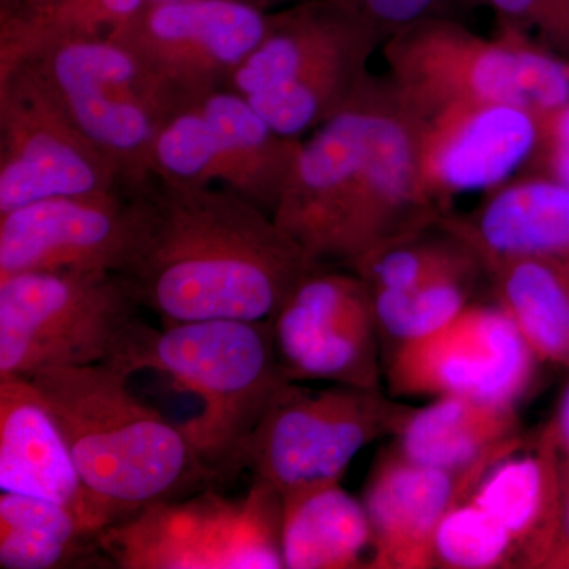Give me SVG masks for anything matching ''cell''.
I'll list each match as a JSON object with an SVG mask.
<instances>
[{
	"instance_id": "obj_29",
	"label": "cell",
	"mask_w": 569,
	"mask_h": 569,
	"mask_svg": "<svg viewBox=\"0 0 569 569\" xmlns=\"http://www.w3.org/2000/svg\"><path fill=\"white\" fill-rule=\"evenodd\" d=\"M432 568H523L518 545L509 531L473 498L445 516L432 542Z\"/></svg>"
},
{
	"instance_id": "obj_35",
	"label": "cell",
	"mask_w": 569,
	"mask_h": 569,
	"mask_svg": "<svg viewBox=\"0 0 569 569\" xmlns=\"http://www.w3.org/2000/svg\"><path fill=\"white\" fill-rule=\"evenodd\" d=\"M228 2L242 3V6L253 7V9L272 13V11L284 9V7L299 2V0H228Z\"/></svg>"
},
{
	"instance_id": "obj_9",
	"label": "cell",
	"mask_w": 569,
	"mask_h": 569,
	"mask_svg": "<svg viewBox=\"0 0 569 569\" xmlns=\"http://www.w3.org/2000/svg\"><path fill=\"white\" fill-rule=\"evenodd\" d=\"M29 62L127 193L152 181L153 144L173 107L126 48L108 36L62 40Z\"/></svg>"
},
{
	"instance_id": "obj_18",
	"label": "cell",
	"mask_w": 569,
	"mask_h": 569,
	"mask_svg": "<svg viewBox=\"0 0 569 569\" xmlns=\"http://www.w3.org/2000/svg\"><path fill=\"white\" fill-rule=\"evenodd\" d=\"M498 460L445 470L413 462L395 447L385 451L362 497L372 529L369 568H432V542L441 520L473 493Z\"/></svg>"
},
{
	"instance_id": "obj_31",
	"label": "cell",
	"mask_w": 569,
	"mask_h": 569,
	"mask_svg": "<svg viewBox=\"0 0 569 569\" xmlns=\"http://www.w3.org/2000/svg\"><path fill=\"white\" fill-rule=\"evenodd\" d=\"M331 2L376 29L387 40L392 33L426 18L451 17V7L456 3L470 2V0H331Z\"/></svg>"
},
{
	"instance_id": "obj_8",
	"label": "cell",
	"mask_w": 569,
	"mask_h": 569,
	"mask_svg": "<svg viewBox=\"0 0 569 569\" xmlns=\"http://www.w3.org/2000/svg\"><path fill=\"white\" fill-rule=\"evenodd\" d=\"M283 498L252 481L242 498L206 490L148 505L100 535L122 569H280Z\"/></svg>"
},
{
	"instance_id": "obj_34",
	"label": "cell",
	"mask_w": 569,
	"mask_h": 569,
	"mask_svg": "<svg viewBox=\"0 0 569 569\" xmlns=\"http://www.w3.org/2000/svg\"><path fill=\"white\" fill-rule=\"evenodd\" d=\"M546 569H569V493L565 496L559 537H557Z\"/></svg>"
},
{
	"instance_id": "obj_25",
	"label": "cell",
	"mask_w": 569,
	"mask_h": 569,
	"mask_svg": "<svg viewBox=\"0 0 569 569\" xmlns=\"http://www.w3.org/2000/svg\"><path fill=\"white\" fill-rule=\"evenodd\" d=\"M97 552L100 533L73 509L21 493L0 496V568L71 567Z\"/></svg>"
},
{
	"instance_id": "obj_11",
	"label": "cell",
	"mask_w": 569,
	"mask_h": 569,
	"mask_svg": "<svg viewBox=\"0 0 569 569\" xmlns=\"http://www.w3.org/2000/svg\"><path fill=\"white\" fill-rule=\"evenodd\" d=\"M123 192L32 62L0 74V216L54 197Z\"/></svg>"
},
{
	"instance_id": "obj_2",
	"label": "cell",
	"mask_w": 569,
	"mask_h": 569,
	"mask_svg": "<svg viewBox=\"0 0 569 569\" xmlns=\"http://www.w3.org/2000/svg\"><path fill=\"white\" fill-rule=\"evenodd\" d=\"M62 430L82 482L121 520L213 477L181 425L146 406L108 365L56 367L29 378Z\"/></svg>"
},
{
	"instance_id": "obj_32",
	"label": "cell",
	"mask_w": 569,
	"mask_h": 569,
	"mask_svg": "<svg viewBox=\"0 0 569 569\" xmlns=\"http://www.w3.org/2000/svg\"><path fill=\"white\" fill-rule=\"evenodd\" d=\"M539 121L541 138L523 173L549 176L569 187V103Z\"/></svg>"
},
{
	"instance_id": "obj_10",
	"label": "cell",
	"mask_w": 569,
	"mask_h": 569,
	"mask_svg": "<svg viewBox=\"0 0 569 569\" xmlns=\"http://www.w3.org/2000/svg\"><path fill=\"white\" fill-rule=\"evenodd\" d=\"M301 140L277 133L244 97L223 88L176 108L157 133L153 178L223 187L274 213Z\"/></svg>"
},
{
	"instance_id": "obj_17",
	"label": "cell",
	"mask_w": 569,
	"mask_h": 569,
	"mask_svg": "<svg viewBox=\"0 0 569 569\" xmlns=\"http://www.w3.org/2000/svg\"><path fill=\"white\" fill-rule=\"evenodd\" d=\"M413 122L422 181L447 212L458 194L497 189L526 170L541 138L539 116L515 104H456Z\"/></svg>"
},
{
	"instance_id": "obj_21",
	"label": "cell",
	"mask_w": 569,
	"mask_h": 569,
	"mask_svg": "<svg viewBox=\"0 0 569 569\" xmlns=\"http://www.w3.org/2000/svg\"><path fill=\"white\" fill-rule=\"evenodd\" d=\"M470 497L509 531L523 568L546 569L559 537L565 490L545 426L493 463Z\"/></svg>"
},
{
	"instance_id": "obj_20",
	"label": "cell",
	"mask_w": 569,
	"mask_h": 569,
	"mask_svg": "<svg viewBox=\"0 0 569 569\" xmlns=\"http://www.w3.org/2000/svg\"><path fill=\"white\" fill-rule=\"evenodd\" d=\"M443 223L482 266L515 258L569 261V187L549 176L522 173L490 190L473 211L445 213Z\"/></svg>"
},
{
	"instance_id": "obj_33",
	"label": "cell",
	"mask_w": 569,
	"mask_h": 569,
	"mask_svg": "<svg viewBox=\"0 0 569 569\" xmlns=\"http://www.w3.org/2000/svg\"><path fill=\"white\" fill-rule=\"evenodd\" d=\"M559 459L565 496L569 493V378L561 389L559 402L550 421L545 425Z\"/></svg>"
},
{
	"instance_id": "obj_16",
	"label": "cell",
	"mask_w": 569,
	"mask_h": 569,
	"mask_svg": "<svg viewBox=\"0 0 569 569\" xmlns=\"http://www.w3.org/2000/svg\"><path fill=\"white\" fill-rule=\"evenodd\" d=\"M140 230L134 193L54 197L0 216V277L51 269L123 274Z\"/></svg>"
},
{
	"instance_id": "obj_19",
	"label": "cell",
	"mask_w": 569,
	"mask_h": 569,
	"mask_svg": "<svg viewBox=\"0 0 569 569\" xmlns=\"http://www.w3.org/2000/svg\"><path fill=\"white\" fill-rule=\"evenodd\" d=\"M0 489L73 509L100 535L119 522L86 488L62 430L26 377L0 378Z\"/></svg>"
},
{
	"instance_id": "obj_22",
	"label": "cell",
	"mask_w": 569,
	"mask_h": 569,
	"mask_svg": "<svg viewBox=\"0 0 569 569\" xmlns=\"http://www.w3.org/2000/svg\"><path fill=\"white\" fill-rule=\"evenodd\" d=\"M392 445L422 466L463 470L508 456L526 443L516 406L467 396L415 407Z\"/></svg>"
},
{
	"instance_id": "obj_27",
	"label": "cell",
	"mask_w": 569,
	"mask_h": 569,
	"mask_svg": "<svg viewBox=\"0 0 569 569\" xmlns=\"http://www.w3.org/2000/svg\"><path fill=\"white\" fill-rule=\"evenodd\" d=\"M370 291L400 290L449 272L485 269L471 247L440 222L378 247L351 264Z\"/></svg>"
},
{
	"instance_id": "obj_24",
	"label": "cell",
	"mask_w": 569,
	"mask_h": 569,
	"mask_svg": "<svg viewBox=\"0 0 569 569\" xmlns=\"http://www.w3.org/2000/svg\"><path fill=\"white\" fill-rule=\"evenodd\" d=\"M503 307L541 365L569 370V261L515 258L485 264Z\"/></svg>"
},
{
	"instance_id": "obj_14",
	"label": "cell",
	"mask_w": 569,
	"mask_h": 569,
	"mask_svg": "<svg viewBox=\"0 0 569 569\" xmlns=\"http://www.w3.org/2000/svg\"><path fill=\"white\" fill-rule=\"evenodd\" d=\"M269 325L279 365L293 383L380 388L381 340L372 296L351 269L320 264L307 272Z\"/></svg>"
},
{
	"instance_id": "obj_13",
	"label": "cell",
	"mask_w": 569,
	"mask_h": 569,
	"mask_svg": "<svg viewBox=\"0 0 569 569\" xmlns=\"http://www.w3.org/2000/svg\"><path fill=\"white\" fill-rule=\"evenodd\" d=\"M539 365L503 307L471 301L436 331L389 351L385 373L396 399L467 396L518 406Z\"/></svg>"
},
{
	"instance_id": "obj_30",
	"label": "cell",
	"mask_w": 569,
	"mask_h": 569,
	"mask_svg": "<svg viewBox=\"0 0 569 569\" xmlns=\"http://www.w3.org/2000/svg\"><path fill=\"white\" fill-rule=\"evenodd\" d=\"M498 28L522 33L569 61V0H479Z\"/></svg>"
},
{
	"instance_id": "obj_15",
	"label": "cell",
	"mask_w": 569,
	"mask_h": 569,
	"mask_svg": "<svg viewBox=\"0 0 569 569\" xmlns=\"http://www.w3.org/2000/svg\"><path fill=\"white\" fill-rule=\"evenodd\" d=\"M380 77L370 74L358 96L301 141L272 217L316 263L335 260L361 178Z\"/></svg>"
},
{
	"instance_id": "obj_1",
	"label": "cell",
	"mask_w": 569,
	"mask_h": 569,
	"mask_svg": "<svg viewBox=\"0 0 569 569\" xmlns=\"http://www.w3.org/2000/svg\"><path fill=\"white\" fill-rule=\"evenodd\" d=\"M140 231L123 276L163 325L269 321L320 266L234 190L153 178L134 192Z\"/></svg>"
},
{
	"instance_id": "obj_6",
	"label": "cell",
	"mask_w": 569,
	"mask_h": 569,
	"mask_svg": "<svg viewBox=\"0 0 569 569\" xmlns=\"http://www.w3.org/2000/svg\"><path fill=\"white\" fill-rule=\"evenodd\" d=\"M413 410L380 388L309 389L291 381L246 438L234 475L249 470L252 481L274 489L283 500L340 482L362 449L396 437Z\"/></svg>"
},
{
	"instance_id": "obj_4",
	"label": "cell",
	"mask_w": 569,
	"mask_h": 569,
	"mask_svg": "<svg viewBox=\"0 0 569 569\" xmlns=\"http://www.w3.org/2000/svg\"><path fill=\"white\" fill-rule=\"evenodd\" d=\"M381 52L413 119L475 103L515 104L541 118L569 103V61L508 29L488 39L456 18H426L389 36Z\"/></svg>"
},
{
	"instance_id": "obj_23",
	"label": "cell",
	"mask_w": 569,
	"mask_h": 569,
	"mask_svg": "<svg viewBox=\"0 0 569 569\" xmlns=\"http://www.w3.org/2000/svg\"><path fill=\"white\" fill-rule=\"evenodd\" d=\"M367 553L372 556V529L365 503L340 482L284 498V568H369Z\"/></svg>"
},
{
	"instance_id": "obj_7",
	"label": "cell",
	"mask_w": 569,
	"mask_h": 569,
	"mask_svg": "<svg viewBox=\"0 0 569 569\" xmlns=\"http://www.w3.org/2000/svg\"><path fill=\"white\" fill-rule=\"evenodd\" d=\"M140 309L137 287L119 272L51 269L0 277V378L104 365Z\"/></svg>"
},
{
	"instance_id": "obj_12",
	"label": "cell",
	"mask_w": 569,
	"mask_h": 569,
	"mask_svg": "<svg viewBox=\"0 0 569 569\" xmlns=\"http://www.w3.org/2000/svg\"><path fill=\"white\" fill-rule=\"evenodd\" d=\"M269 17L228 0H146L108 37L133 56L174 111L227 88L263 39Z\"/></svg>"
},
{
	"instance_id": "obj_3",
	"label": "cell",
	"mask_w": 569,
	"mask_h": 569,
	"mask_svg": "<svg viewBox=\"0 0 569 569\" xmlns=\"http://www.w3.org/2000/svg\"><path fill=\"white\" fill-rule=\"evenodd\" d=\"M104 365L126 377L153 370L201 399L183 433L213 479L234 475L246 438L288 383L269 321L204 320L163 325L134 320Z\"/></svg>"
},
{
	"instance_id": "obj_26",
	"label": "cell",
	"mask_w": 569,
	"mask_h": 569,
	"mask_svg": "<svg viewBox=\"0 0 569 569\" xmlns=\"http://www.w3.org/2000/svg\"><path fill=\"white\" fill-rule=\"evenodd\" d=\"M146 0H0V74L62 40L107 37Z\"/></svg>"
},
{
	"instance_id": "obj_5",
	"label": "cell",
	"mask_w": 569,
	"mask_h": 569,
	"mask_svg": "<svg viewBox=\"0 0 569 569\" xmlns=\"http://www.w3.org/2000/svg\"><path fill=\"white\" fill-rule=\"evenodd\" d=\"M383 43L380 32L331 0H299L272 11L263 39L227 88L277 133L299 140L358 96Z\"/></svg>"
},
{
	"instance_id": "obj_28",
	"label": "cell",
	"mask_w": 569,
	"mask_h": 569,
	"mask_svg": "<svg viewBox=\"0 0 569 569\" xmlns=\"http://www.w3.org/2000/svg\"><path fill=\"white\" fill-rule=\"evenodd\" d=\"M485 269L449 272L400 290L370 291L381 343L391 350L430 335L471 302Z\"/></svg>"
}]
</instances>
